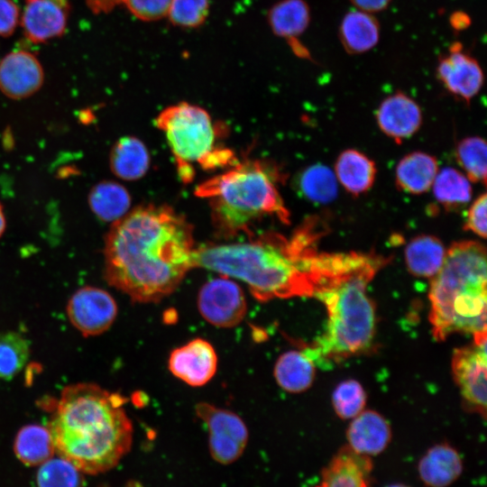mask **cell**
I'll list each match as a JSON object with an SVG mask.
<instances>
[{
	"label": "cell",
	"mask_w": 487,
	"mask_h": 487,
	"mask_svg": "<svg viewBox=\"0 0 487 487\" xmlns=\"http://www.w3.org/2000/svg\"><path fill=\"white\" fill-rule=\"evenodd\" d=\"M486 249L477 241L454 243L432 278L429 321L438 341L455 333L486 334Z\"/></svg>",
	"instance_id": "5"
},
{
	"label": "cell",
	"mask_w": 487,
	"mask_h": 487,
	"mask_svg": "<svg viewBox=\"0 0 487 487\" xmlns=\"http://www.w3.org/2000/svg\"><path fill=\"white\" fill-rule=\"evenodd\" d=\"M278 181L279 174L273 166L248 160L200 183L195 194L209 200L216 228L223 234L234 235L248 232L254 221L266 216L289 223Z\"/></svg>",
	"instance_id": "6"
},
{
	"label": "cell",
	"mask_w": 487,
	"mask_h": 487,
	"mask_svg": "<svg viewBox=\"0 0 487 487\" xmlns=\"http://www.w3.org/2000/svg\"><path fill=\"white\" fill-rule=\"evenodd\" d=\"M70 11L69 0H24L20 17L23 35L33 43L61 37Z\"/></svg>",
	"instance_id": "14"
},
{
	"label": "cell",
	"mask_w": 487,
	"mask_h": 487,
	"mask_svg": "<svg viewBox=\"0 0 487 487\" xmlns=\"http://www.w3.org/2000/svg\"><path fill=\"white\" fill-rule=\"evenodd\" d=\"M436 74L451 95L467 104L479 94L484 82L479 61L458 41L438 57Z\"/></svg>",
	"instance_id": "10"
},
{
	"label": "cell",
	"mask_w": 487,
	"mask_h": 487,
	"mask_svg": "<svg viewBox=\"0 0 487 487\" xmlns=\"http://www.w3.org/2000/svg\"><path fill=\"white\" fill-rule=\"evenodd\" d=\"M337 184L335 173L323 164L307 168L299 179L301 194L309 201L317 204L333 201L337 195Z\"/></svg>",
	"instance_id": "30"
},
{
	"label": "cell",
	"mask_w": 487,
	"mask_h": 487,
	"mask_svg": "<svg viewBox=\"0 0 487 487\" xmlns=\"http://www.w3.org/2000/svg\"><path fill=\"white\" fill-rule=\"evenodd\" d=\"M381 26L373 14L359 9L348 11L338 27V38L345 52L359 55L372 51L380 41Z\"/></svg>",
	"instance_id": "18"
},
{
	"label": "cell",
	"mask_w": 487,
	"mask_h": 487,
	"mask_svg": "<svg viewBox=\"0 0 487 487\" xmlns=\"http://www.w3.org/2000/svg\"><path fill=\"white\" fill-rule=\"evenodd\" d=\"M472 19L468 14L464 11H455L449 16V24L451 28L460 32L470 27Z\"/></svg>",
	"instance_id": "41"
},
{
	"label": "cell",
	"mask_w": 487,
	"mask_h": 487,
	"mask_svg": "<svg viewBox=\"0 0 487 487\" xmlns=\"http://www.w3.org/2000/svg\"><path fill=\"white\" fill-rule=\"evenodd\" d=\"M376 172L374 161L354 149L342 152L335 164L337 182L353 196L367 192L374 183Z\"/></svg>",
	"instance_id": "21"
},
{
	"label": "cell",
	"mask_w": 487,
	"mask_h": 487,
	"mask_svg": "<svg viewBox=\"0 0 487 487\" xmlns=\"http://www.w3.org/2000/svg\"><path fill=\"white\" fill-rule=\"evenodd\" d=\"M91 211L101 220L115 222L123 217L131 205L128 191L121 184L103 180L96 184L88 194Z\"/></svg>",
	"instance_id": "28"
},
{
	"label": "cell",
	"mask_w": 487,
	"mask_h": 487,
	"mask_svg": "<svg viewBox=\"0 0 487 487\" xmlns=\"http://www.w3.org/2000/svg\"><path fill=\"white\" fill-rule=\"evenodd\" d=\"M319 230L305 223L290 239L266 232L248 242L195 249L194 267L244 281L260 301L312 297V265Z\"/></svg>",
	"instance_id": "3"
},
{
	"label": "cell",
	"mask_w": 487,
	"mask_h": 487,
	"mask_svg": "<svg viewBox=\"0 0 487 487\" xmlns=\"http://www.w3.org/2000/svg\"><path fill=\"white\" fill-rule=\"evenodd\" d=\"M376 121L385 135L400 143L418 131L422 112L413 98L397 91L381 101L376 111Z\"/></svg>",
	"instance_id": "16"
},
{
	"label": "cell",
	"mask_w": 487,
	"mask_h": 487,
	"mask_svg": "<svg viewBox=\"0 0 487 487\" xmlns=\"http://www.w3.org/2000/svg\"><path fill=\"white\" fill-rule=\"evenodd\" d=\"M198 306L201 316L218 327L237 326L247 309L243 289L225 276L211 280L201 287Z\"/></svg>",
	"instance_id": "11"
},
{
	"label": "cell",
	"mask_w": 487,
	"mask_h": 487,
	"mask_svg": "<svg viewBox=\"0 0 487 487\" xmlns=\"http://www.w3.org/2000/svg\"><path fill=\"white\" fill-rule=\"evenodd\" d=\"M190 224L164 206L139 207L114 222L105 240V278L133 301L157 302L194 267Z\"/></svg>",
	"instance_id": "1"
},
{
	"label": "cell",
	"mask_w": 487,
	"mask_h": 487,
	"mask_svg": "<svg viewBox=\"0 0 487 487\" xmlns=\"http://www.w3.org/2000/svg\"><path fill=\"white\" fill-rule=\"evenodd\" d=\"M30 356V344L20 333H0V379L11 380L24 367Z\"/></svg>",
	"instance_id": "31"
},
{
	"label": "cell",
	"mask_w": 487,
	"mask_h": 487,
	"mask_svg": "<svg viewBox=\"0 0 487 487\" xmlns=\"http://www.w3.org/2000/svg\"><path fill=\"white\" fill-rule=\"evenodd\" d=\"M437 203L446 209H455L471 201L473 189L468 178L456 169L438 170L431 187Z\"/></svg>",
	"instance_id": "29"
},
{
	"label": "cell",
	"mask_w": 487,
	"mask_h": 487,
	"mask_svg": "<svg viewBox=\"0 0 487 487\" xmlns=\"http://www.w3.org/2000/svg\"><path fill=\"white\" fill-rule=\"evenodd\" d=\"M438 170V162L434 156L424 152H412L397 164L396 185L409 194L426 193L431 188Z\"/></svg>",
	"instance_id": "20"
},
{
	"label": "cell",
	"mask_w": 487,
	"mask_h": 487,
	"mask_svg": "<svg viewBox=\"0 0 487 487\" xmlns=\"http://www.w3.org/2000/svg\"><path fill=\"white\" fill-rule=\"evenodd\" d=\"M166 135L184 182L193 179V165L205 170L233 166L237 161L232 151L216 147V133L208 113L188 103L165 108L155 120Z\"/></svg>",
	"instance_id": "7"
},
{
	"label": "cell",
	"mask_w": 487,
	"mask_h": 487,
	"mask_svg": "<svg viewBox=\"0 0 487 487\" xmlns=\"http://www.w3.org/2000/svg\"><path fill=\"white\" fill-rule=\"evenodd\" d=\"M387 259L373 253H317L312 297L325 305V332L303 352L314 362L338 363L365 352L375 334V308L369 282Z\"/></svg>",
	"instance_id": "2"
},
{
	"label": "cell",
	"mask_w": 487,
	"mask_h": 487,
	"mask_svg": "<svg viewBox=\"0 0 487 487\" xmlns=\"http://www.w3.org/2000/svg\"><path fill=\"white\" fill-rule=\"evenodd\" d=\"M349 447L371 456L382 452L391 439L388 422L377 412L366 410L354 418L347 430Z\"/></svg>",
	"instance_id": "19"
},
{
	"label": "cell",
	"mask_w": 487,
	"mask_h": 487,
	"mask_svg": "<svg viewBox=\"0 0 487 487\" xmlns=\"http://www.w3.org/2000/svg\"><path fill=\"white\" fill-rule=\"evenodd\" d=\"M14 451L17 459L25 465H41L55 453L54 444L47 427L31 424L17 432Z\"/></svg>",
	"instance_id": "27"
},
{
	"label": "cell",
	"mask_w": 487,
	"mask_h": 487,
	"mask_svg": "<svg viewBox=\"0 0 487 487\" xmlns=\"http://www.w3.org/2000/svg\"><path fill=\"white\" fill-rule=\"evenodd\" d=\"M311 13L305 0H281L270 10L268 21L272 32L292 44L308 27Z\"/></svg>",
	"instance_id": "25"
},
{
	"label": "cell",
	"mask_w": 487,
	"mask_h": 487,
	"mask_svg": "<svg viewBox=\"0 0 487 487\" xmlns=\"http://www.w3.org/2000/svg\"><path fill=\"white\" fill-rule=\"evenodd\" d=\"M126 400L94 383L65 387L48 424L55 452L83 473L113 469L130 451L133 425Z\"/></svg>",
	"instance_id": "4"
},
{
	"label": "cell",
	"mask_w": 487,
	"mask_h": 487,
	"mask_svg": "<svg viewBox=\"0 0 487 487\" xmlns=\"http://www.w3.org/2000/svg\"><path fill=\"white\" fill-rule=\"evenodd\" d=\"M149 152L142 141L133 136H124L116 141L109 156L112 172L124 180H136L148 170Z\"/></svg>",
	"instance_id": "23"
},
{
	"label": "cell",
	"mask_w": 487,
	"mask_h": 487,
	"mask_svg": "<svg viewBox=\"0 0 487 487\" xmlns=\"http://www.w3.org/2000/svg\"><path fill=\"white\" fill-rule=\"evenodd\" d=\"M486 334L473 336L470 345L457 348L452 372L467 410L486 417Z\"/></svg>",
	"instance_id": "8"
},
{
	"label": "cell",
	"mask_w": 487,
	"mask_h": 487,
	"mask_svg": "<svg viewBox=\"0 0 487 487\" xmlns=\"http://www.w3.org/2000/svg\"><path fill=\"white\" fill-rule=\"evenodd\" d=\"M486 210L487 196L486 193H482L473 200L468 208L464 221V229L471 231L482 238H486Z\"/></svg>",
	"instance_id": "37"
},
{
	"label": "cell",
	"mask_w": 487,
	"mask_h": 487,
	"mask_svg": "<svg viewBox=\"0 0 487 487\" xmlns=\"http://www.w3.org/2000/svg\"><path fill=\"white\" fill-rule=\"evenodd\" d=\"M387 487H409V486H406L404 484H391V485H389Z\"/></svg>",
	"instance_id": "43"
},
{
	"label": "cell",
	"mask_w": 487,
	"mask_h": 487,
	"mask_svg": "<svg viewBox=\"0 0 487 487\" xmlns=\"http://www.w3.org/2000/svg\"><path fill=\"white\" fill-rule=\"evenodd\" d=\"M486 153V142L482 137H466L458 142L455 149L456 161L471 182L485 185Z\"/></svg>",
	"instance_id": "32"
},
{
	"label": "cell",
	"mask_w": 487,
	"mask_h": 487,
	"mask_svg": "<svg viewBox=\"0 0 487 487\" xmlns=\"http://www.w3.org/2000/svg\"><path fill=\"white\" fill-rule=\"evenodd\" d=\"M217 368V355L213 345L196 338L171 351L169 358L170 372L194 387L207 383Z\"/></svg>",
	"instance_id": "15"
},
{
	"label": "cell",
	"mask_w": 487,
	"mask_h": 487,
	"mask_svg": "<svg viewBox=\"0 0 487 487\" xmlns=\"http://www.w3.org/2000/svg\"><path fill=\"white\" fill-rule=\"evenodd\" d=\"M392 0H349L355 9L377 14L388 8Z\"/></svg>",
	"instance_id": "39"
},
{
	"label": "cell",
	"mask_w": 487,
	"mask_h": 487,
	"mask_svg": "<svg viewBox=\"0 0 487 487\" xmlns=\"http://www.w3.org/2000/svg\"><path fill=\"white\" fill-rule=\"evenodd\" d=\"M315 374L314 362L303 351L282 354L274 366V377L284 391L301 392L310 387Z\"/></svg>",
	"instance_id": "26"
},
{
	"label": "cell",
	"mask_w": 487,
	"mask_h": 487,
	"mask_svg": "<svg viewBox=\"0 0 487 487\" xmlns=\"http://www.w3.org/2000/svg\"><path fill=\"white\" fill-rule=\"evenodd\" d=\"M332 400L335 413L340 418H354L363 411L366 397L358 381L348 380L336 386Z\"/></svg>",
	"instance_id": "34"
},
{
	"label": "cell",
	"mask_w": 487,
	"mask_h": 487,
	"mask_svg": "<svg viewBox=\"0 0 487 487\" xmlns=\"http://www.w3.org/2000/svg\"><path fill=\"white\" fill-rule=\"evenodd\" d=\"M67 313L70 323L85 336L97 335L106 331L117 315L114 298L96 287H83L70 297Z\"/></svg>",
	"instance_id": "12"
},
{
	"label": "cell",
	"mask_w": 487,
	"mask_h": 487,
	"mask_svg": "<svg viewBox=\"0 0 487 487\" xmlns=\"http://www.w3.org/2000/svg\"><path fill=\"white\" fill-rule=\"evenodd\" d=\"M172 0H123L128 11L143 22L167 17Z\"/></svg>",
	"instance_id": "36"
},
{
	"label": "cell",
	"mask_w": 487,
	"mask_h": 487,
	"mask_svg": "<svg viewBox=\"0 0 487 487\" xmlns=\"http://www.w3.org/2000/svg\"><path fill=\"white\" fill-rule=\"evenodd\" d=\"M21 12L14 0H0V37H9L20 23Z\"/></svg>",
	"instance_id": "38"
},
{
	"label": "cell",
	"mask_w": 487,
	"mask_h": 487,
	"mask_svg": "<svg viewBox=\"0 0 487 487\" xmlns=\"http://www.w3.org/2000/svg\"><path fill=\"white\" fill-rule=\"evenodd\" d=\"M5 225H6V222H5V214L3 212V207L0 204V237L2 236V234H4L5 230Z\"/></svg>",
	"instance_id": "42"
},
{
	"label": "cell",
	"mask_w": 487,
	"mask_h": 487,
	"mask_svg": "<svg viewBox=\"0 0 487 487\" xmlns=\"http://www.w3.org/2000/svg\"><path fill=\"white\" fill-rule=\"evenodd\" d=\"M196 413L207 427L213 459L221 464L235 462L248 442V429L242 418L230 410L207 402L198 403Z\"/></svg>",
	"instance_id": "9"
},
{
	"label": "cell",
	"mask_w": 487,
	"mask_h": 487,
	"mask_svg": "<svg viewBox=\"0 0 487 487\" xmlns=\"http://www.w3.org/2000/svg\"><path fill=\"white\" fill-rule=\"evenodd\" d=\"M88 9L95 14H108L117 5L123 4V0H85Z\"/></svg>",
	"instance_id": "40"
},
{
	"label": "cell",
	"mask_w": 487,
	"mask_h": 487,
	"mask_svg": "<svg viewBox=\"0 0 487 487\" xmlns=\"http://www.w3.org/2000/svg\"><path fill=\"white\" fill-rule=\"evenodd\" d=\"M69 461L59 456L51 457L40 465L36 474L37 487H85V480Z\"/></svg>",
	"instance_id": "33"
},
{
	"label": "cell",
	"mask_w": 487,
	"mask_h": 487,
	"mask_svg": "<svg viewBox=\"0 0 487 487\" xmlns=\"http://www.w3.org/2000/svg\"><path fill=\"white\" fill-rule=\"evenodd\" d=\"M44 83V69L31 51L15 50L0 60V91L14 100L37 93Z\"/></svg>",
	"instance_id": "13"
},
{
	"label": "cell",
	"mask_w": 487,
	"mask_h": 487,
	"mask_svg": "<svg viewBox=\"0 0 487 487\" xmlns=\"http://www.w3.org/2000/svg\"><path fill=\"white\" fill-rule=\"evenodd\" d=\"M210 0H172L167 17L175 26L197 28L204 23Z\"/></svg>",
	"instance_id": "35"
},
{
	"label": "cell",
	"mask_w": 487,
	"mask_h": 487,
	"mask_svg": "<svg viewBox=\"0 0 487 487\" xmlns=\"http://www.w3.org/2000/svg\"><path fill=\"white\" fill-rule=\"evenodd\" d=\"M446 250L437 237L420 234L411 239L405 248V262L409 271L423 278H433L440 270Z\"/></svg>",
	"instance_id": "24"
},
{
	"label": "cell",
	"mask_w": 487,
	"mask_h": 487,
	"mask_svg": "<svg viewBox=\"0 0 487 487\" xmlns=\"http://www.w3.org/2000/svg\"><path fill=\"white\" fill-rule=\"evenodd\" d=\"M463 466L457 452L447 445L430 448L418 464L421 480L430 487H446L461 474Z\"/></svg>",
	"instance_id": "22"
},
{
	"label": "cell",
	"mask_w": 487,
	"mask_h": 487,
	"mask_svg": "<svg viewBox=\"0 0 487 487\" xmlns=\"http://www.w3.org/2000/svg\"><path fill=\"white\" fill-rule=\"evenodd\" d=\"M372 467L370 456L344 447L324 469L315 487H369Z\"/></svg>",
	"instance_id": "17"
}]
</instances>
